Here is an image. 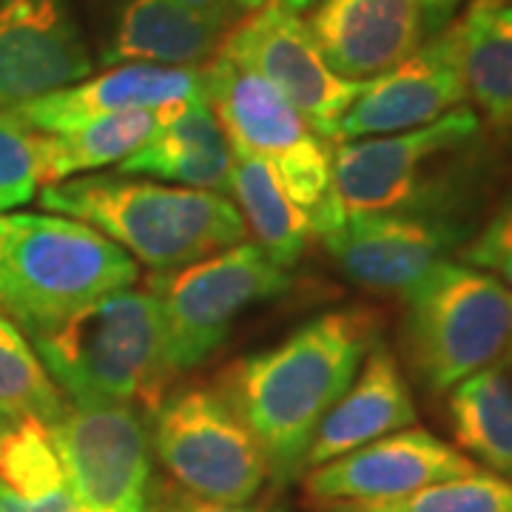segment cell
Returning <instances> with one entry per match:
<instances>
[{
    "label": "cell",
    "mask_w": 512,
    "mask_h": 512,
    "mask_svg": "<svg viewBox=\"0 0 512 512\" xmlns=\"http://www.w3.org/2000/svg\"><path fill=\"white\" fill-rule=\"evenodd\" d=\"M376 336L379 319L367 308L319 313L276 348L222 373L217 393L256 436L276 484L305 470L316 427L356 379Z\"/></svg>",
    "instance_id": "1"
},
{
    "label": "cell",
    "mask_w": 512,
    "mask_h": 512,
    "mask_svg": "<svg viewBox=\"0 0 512 512\" xmlns=\"http://www.w3.org/2000/svg\"><path fill=\"white\" fill-rule=\"evenodd\" d=\"M40 205L92 225L154 274L177 271L248 239L237 205L217 191L83 174L43 185Z\"/></svg>",
    "instance_id": "2"
},
{
    "label": "cell",
    "mask_w": 512,
    "mask_h": 512,
    "mask_svg": "<svg viewBox=\"0 0 512 512\" xmlns=\"http://www.w3.org/2000/svg\"><path fill=\"white\" fill-rule=\"evenodd\" d=\"M37 356L74 404H163L174 376L160 305L151 291H114L32 336Z\"/></svg>",
    "instance_id": "3"
},
{
    "label": "cell",
    "mask_w": 512,
    "mask_h": 512,
    "mask_svg": "<svg viewBox=\"0 0 512 512\" xmlns=\"http://www.w3.org/2000/svg\"><path fill=\"white\" fill-rule=\"evenodd\" d=\"M140 268L109 237L60 214L0 217V313L37 336L114 291Z\"/></svg>",
    "instance_id": "4"
},
{
    "label": "cell",
    "mask_w": 512,
    "mask_h": 512,
    "mask_svg": "<svg viewBox=\"0 0 512 512\" xmlns=\"http://www.w3.org/2000/svg\"><path fill=\"white\" fill-rule=\"evenodd\" d=\"M205 92L228 143L274 165L293 202L308 214L313 237L342 228L345 208L333 185V146L293 109L285 94L225 46L205 66Z\"/></svg>",
    "instance_id": "5"
},
{
    "label": "cell",
    "mask_w": 512,
    "mask_h": 512,
    "mask_svg": "<svg viewBox=\"0 0 512 512\" xmlns=\"http://www.w3.org/2000/svg\"><path fill=\"white\" fill-rule=\"evenodd\" d=\"M402 299L404 356L424 390H453L510 353L512 291L495 276L444 259Z\"/></svg>",
    "instance_id": "6"
},
{
    "label": "cell",
    "mask_w": 512,
    "mask_h": 512,
    "mask_svg": "<svg viewBox=\"0 0 512 512\" xmlns=\"http://www.w3.org/2000/svg\"><path fill=\"white\" fill-rule=\"evenodd\" d=\"M291 288L288 268H279L256 242H239L177 271L154 274L148 291L163 313L171 370L197 367L220 348L239 313Z\"/></svg>",
    "instance_id": "7"
},
{
    "label": "cell",
    "mask_w": 512,
    "mask_h": 512,
    "mask_svg": "<svg viewBox=\"0 0 512 512\" xmlns=\"http://www.w3.org/2000/svg\"><path fill=\"white\" fill-rule=\"evenodd\" d=\"M151 444L174 481L202 501L242 507L271 476L248 424L208 387L163 399L154 410Z\"/></svg>",
    "instance_id": "8"
},
{
    "label": "cell",
    "mask_w": 512,
    "mask_h": 512,
    "mask_svg": "<svg viewBox=\"0 0 512 512\" xmlns=\"http://www.w3.org/2000/svg\"><path fill=\"white\" fill-rule=\"evenodd\" d=\"M481 120L461 106L430 126L345 140L333 148V185L345 214L436 208L447 160L476 140Z\"/></svg>",
    "instance_id": "9"
},
{
    "label": "cell",
    "mask_w": 512,
    "mask_h": 512,
    "mask_svg": "<svg viewBox=\"0 0 512 512\" xmlns=\"http://www.w3.org/2000/svg\"><path fill=\"white\" fill-rule=\"evenodd\" d=\"M49 430L80 510L146 512L148 433L134 407L72 402Z\"/></svg>",
    "instance_id": "10"
},
{
    "label": "cell",
    "mask_w": 512,
    "mask_h": 512,
    "mask_svg": "<svg viewBox=\"0 0 512 512\" xmlns=\"http://www.w3.org/2000/svg\"><path fill=\"white\" fill-rule=\"evenodd\" d=\"M222 46L285 94L319 137L336 143L339 123L365 83L330 72L305 20L268 0L231 26Z\"/></svg>",
    "instance_id": "11"
},
{
    "label": "cell",
    "mask_w": 512,
    "mask_h": 512,
    "mask_svg": "<svg viewBox=\"0 0 512 512\" xmlns=\"http://www.w3.org/2000/svg\"><path fill=\"white\" fill-rule=\"evenodd\" d=\"M464 225L439 208L348 214L342 228L322 237L330 256L359 288L407 296L456 251Z\"/></svg>",
    "instance_id": "12"
},
{
    "label": "cell",
    "mask_w": 512,
    "mask_h": 512,
    "mask_svg": "<svg viewBox=\"0 0 512 512\" xmlns=\"http://www.w3.org/2000/svg\"><path fill=\"white\" fill-rule=\"evenodd\" d=\"M467 100L461 32L453 20L399 66L367 80L339 123L336 143L430 126Z\"/></svg>",
    "instance_id": "13"
},
{
    "label": "cell",
    "mask_w": 512,
    "mask_h": 512,
    "mask_svg": "<svg viewBox=\"0 0 512 512\" xmlns=\"http://www.w3.org/2000/svg\"><path fill=\"white\" fill-rule=\"evenodd\" d=\"M476 473H481V467L458 447L421 427H404L308 470L305 493L319 504L393 501L430 484Z\"/></svg>",
    "instance_id": "14"
},
{
    "label": "cell",
    "mask_w": 512,
    "mask_h": 512,
    "mask_svg": "<svg viewBox=\"0 0 512 512\" xmlns=\"http://www.w3.org/2000/svg\"><path fill=\"white\" fill-rule=\"evenodd\" d=\"M92 69L72 0H0V109L74 86Z\"/></svg>",
    "instance_id": "15"
},
{
    "label": "cell",
    "mask_w": 512,
    "mask_h": 512,
    "mask_svg": "<svg viewBox=\"0 0 512 512\" xmlns=\"http://www.w3.org/2000/svg\"><path fill=\"white\" fill-rule=\"evenodd\" d=\"M202 97H208L202 69L123 63L74 86L26 100L9 111L37 134H63L97 117L126 111H163Z\"/></svg>",
    "instance_id": "16"
},
{
    "label": "cell",
    "mask_w": 512,
    "mask_h": 512,
    "mask_svg": "<svg viewBox=\"0 0 512 512\" xmlns=\"http://www.w3.org/2000/svg\"><path fill=\"white\" fill-rule=\"evenodd\" d=\"M330 72L367 83L424 43L419 0H319L305 20Z\"/></svg>",
    "instance_id": "17"
},
{
    "label": "cell",
    "mask_w": 512,
    "mask_h": 512,
    "mask_svg": "<svg viewBox=\"0 0 512 512\" xmlns=\"http://www.w3.org/2000/svg\"><path fill=\"white\" fill-rule=\"evenodd\" d=\"M100 63H154L202 69L225 40V29L194 15L180 0H97Z\"/></svg>",
    "instance_id": "18"
},
{
    "label": "cell",
    "mask_w": 512,
    "mask_h": 512,
    "mask_svg": "<svg viewBox=\"0 0 512 512\" xmlns=\"http://www.w3.org/2000/svg\"><path fill=\"white\" fill-rule=\"evenodd\" d=\"M413 424L416 404L402 365L396 362L393 350L376 342L342 399L330 407L328 416L316 427L305 456V470L348 456L370 441Z\"/></svg>",
    "instance_id": "19"
},
{
    "label": "cell",
    "mask_w": 512,
    "mask_h": 512,
    "mask_svg": "<svg viewBox=\"0 0 512 512\" xmlns=\"http://www.w3.org/2000/svg\"><path fill=\"white\" fill-rule=\"evenodd\" d=\"M234 151L208 97L168 106L146 146L120 163V174L171 180L197 191H228Z\"/></svg>",
    "instance_id": "20"
},
{
    "label": "cell",
    "mask_w": 512,
    "mask_h": 512,
    "mask_svg": "<svg viewBox=\"0 0 512 512\" xmlns=\"http://www.w3.org/2000/svg\"><path fill=\"white\" fill-rule=\"evenodd\" d=\"M228 191L234 194L239 217L254 234V242L274 259L279 268H291L305 254L313 237L308 214L293 202L274 165L245 148L231 146Z\"/></svg>",
    "instance_id": "21"
},
{
    "label": "cell",
    "mask_w": 512,
    "mask_h": 512,
    "mask_svg": "<svg viewBox=\"0 0 512 512\" xmlns=\"http://www.w3.org/2000/svg\"><path fill=\"white\" fill-rule=\"evenodd\" d=\"M467 97L498 128H512V0H470L456 20Z\"/></svg>",
    "instance_id": "22"
},
{
    "label": "cell",
    "mask_w": 512,
    "mask_h": 512,
    "mask_svg": "<svg viewBox=\"0 0 512 512\" xmlns=\"http://www.w3.org/2000/svg\"><path fill=\"white\" fill-rule=\"evenodd\" d=\"M447 419L464 456L512 481V376L504 367L461 379L450 390Z\"/></svg>",
    "instance_id": "23"
},
{
    "label": "cell",
    "mask_w": 512,
    "mask_h": 512,
    "mask_svg": "<svg viewBox=\"0 0 512 512\" xmlns=\"http://www.w3.org/2000/svg\"><path fill=\"white\" fill-rule=\"evenodd\" d=\"M163 111H126L97 117L63 134H40L43 185L83 177L89 171L120 165L157 131Z\"/></svg>",
    "instance_id": "24"
},
{
    "label": "cell",
    "mask_w": 512,
    "mask_h": 512,
    "mask_svg": "<svg viewBox=\"0 0 512 512\" xmlns=\"http://www.w3.org/2000/svg\"><path fill=\"white\" fill-rule=\"evenodd\" d=\"M66 396L43 367L26 333L0 313V416L37 419L52 427L63 410Z\"/></svg>",
    "instance_id": "25"
},
{
    "label": "cell",
    "mask_w": 512,
    "mask_h": 512,
    "mask_svg": "<svg viewBox=\"0 0 512 512\" xmlns=\"http://www.w3.org/2000/svg\"><path fill=\"white\" fill-rule=\"evenodd\" d=\"M322 512H512V481L495 473L453 478L393 501L322 504Z\"/></svg>",
    "instance_id": "26"
},
{
    "label": "cell",
    "mask_w": 512,
    "mask_h": 512,
    "mask_svg": "<svg viewBox=\"0 0 512 512\" xmlns=\"http://www.w3.org/2000/svg\"><path fill=\"white\" fill-rule=\"evenodd\" d=\"M0 487L37 501L66 487L52 430L37 419H18L0 439Z\"/></svg>",
    "instance_id": "27"
},
{
    "label": "cell",
    "mask_w": 512,
    "mask_h": 512,
    "mask_svg": "<svg viewBox=\"0 0 512 512\" xmlns=\"http://www.w3.org/2000/svg\"><path fill=\"white\" fill-rule=\"evenodd\" d=\"M37 185H43L40 134L0 109V217L32 200Z\"/></svg>",
    "instance_id": "28"
},
{
    "label": "cell",
    "mask_w": 512,
    "mask_h": 512,
    "mask_svg": "<svg viewBox=\"0 0 512 512\" xmlns=\"http://www.w3.org/2000/svg\"><path fill=\"white\" fill-rule=\"evenodd\" d=\"M464 265L495 276L512 291V197L487 220L470 242L458 248Z\"/></svg>",
    "instance_id": "29"
},
{
    "label": "cell",
    "mask_w": 512,
    "mask_h": 512,
    "mask_svg": "<svg viewBox=\"0 0 512 512\" xmlns=\"http://www.w3.org/2000/svg\"><path fill=\"white\" fill-rule=\"evenodd\" d=\"M0 512H83L77 507V501L72 498V493L63 487L60 493L46 495V498H37V501H26V498H18L9 490L0 487Z\"/></svg>",
    "instance_id": "30"
},
{
    "label": "cell",
    "mask_w": 512,
    "mask_h": 512,
    "mask_svg": "<svg viewBox=\"0 0 512 512\" xmlns=\"http://www.w3.org/2000/svg\"><path fill=\"white\" fill-rule=\"evenodd\" d=\"M180 3L188 6L194 15H200L208 23L225 29V32L239 20V9L234 6V0H180Z\"/></svg>",
    "instance_id": "31"
},
{
    "label": "cell",
    "mask_w": 512,
    "mask_h": 512,
    "mask_svg": "<svg viewBox=\"0 0 512 512\" xmlns=\"http://www.w3.org/2000/svg\"><path fill=\"white\" fill-rule=\"evenodd\" d=\"M464 0H419L421 20H424V35L433 37L444 26H450L456 20L458 6Z\"/></svg>",
    "instance_id": "32"
},
{
    "label": "cell",
    "mask_w": 512,
    "mask_h": 512,
    "mask_svg": "<svg viewBox=\"0 0 512 512\" xmlns=\"http://www.w3.org/2000/svg\"><path fill=\"white\" fill-rule=\"evenodd\" d=\"M168 512H259L245 510V507H231V504H217V501H202V498H183Z\"/></svg>",
    "instance_id": "33"
},
{
    "label": "cell",
    "mask_w": 512,
    "mask_h": 512,
    "mask_svg": "<svg viewBox=\"0 0 512 512\" xmlns=\"http://www.w3.org/2000/svg\"><path fill=\"white\" fill-rule=\"evenodd\" d=\"M274 3H279L282 9H288V12H293V15H299V12H308V9H313L319 0H274Z\"/></svg>",
    "instance_id": "34"
},
{
    "label": "cell",
    "mask_w": 512,
    "mask_h": 512,
    "mask_svg": "<svg viewBox=\"0 0 512 512\" xmlns=\"http://www.w3.org/2000/svg\"><path fill=\"white\" fill-rule=\"evenodd\" d=\"M268 0H234V6L239 9V15L245 12V15H251V12H256L259 6H265Z\"/></svg>",
    "instance_id": "35"
},
{
    "label": "cell",
    "mask_w": 512,
    "mask_h": 512,
    "mask_svg": "<svg viewBox=\"0 0 512 512\" xmlns=\"http://www.w3.org/2000/svg\"><path fill=\"white\" fill-rule=\"evenodd\" d=\"M12 427V419H6V416H0V439L6 436V430Z\"/></svg>",
    "instance_id": "36"
},
{
    "label": "cell",
    "mask_w": 512,
    "mask_h": 512,
    "mask_svg": "<svg viewBox=\"0 0 512 512\" xmlns=\"http://www.w3.org/2000/svg\"><path fill=\"white\" fill-rule=\"evenodd\" d=\"M510 353H512V348H510Z\"/></svg>",
    "instance_id": "37"
}]
</instances>
